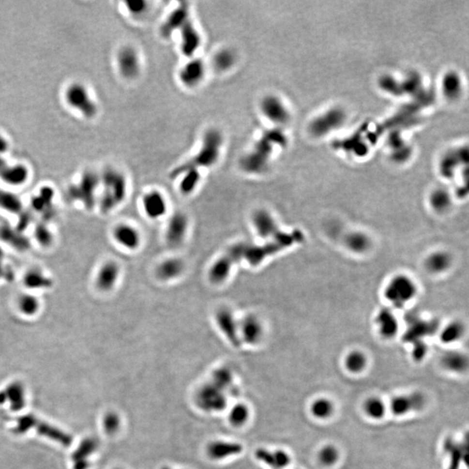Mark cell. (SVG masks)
<instances>
[{
    "label": "cell",
    "instance_id": "d6a6232c",
    "mask_svg": "<svg viewBox=\"0 0 469 469\" xmlns=\"http://www.w3.org/2000/svg\"><path fill=\"white\" fill-rule=\"evenodd\" d=\"M17 309L26 317H33L40 309V301L34 295L24 294L17 299Z\"/></svg>",
    "mask_w": 469,
    "mask_h": 469
},
{
    "label": "cell",
    "instance_id": "2e32d148",
    "mask_svg": "<svg viewBox=\"0 0 469 469\" xmlns=\"http://www.w3.org/2000/svg\"><path fill=\"white\" fill-rule=\"evenodd\" d=\"M252 224L258 236L263 239H271L282 231L275 216L266 210L255 212L252 216Z\"/></svg>",
    "mask_w": 469,
    "mask_h": 469
},
{
    "label": "cell",
    "instance_id": "e575fe53",
    "mask_svg": "<svg viewBox=\"0 0 469 469\" xmlns=\"http://www.w3.org/2000/svg\"><path fill=\"white\" fill-rule=\"evenodd\" d=\"M97 448V441L93 438L84 439L75 452L72 454V461L74 463L81 461H88V457L92 454Z\"/></svg>",
    "mask_w": 469,
    "mask_h": 469
},
{
    "label": "cell",
    "instance_id": "7a4b0ae2",
    "mask_svg": "<svg viewBox=\"0 0 469 469\" xmlns=\"http://www.w3.org/2000/svg\"><path fill=\"white\" fill-rule=\"evenodd\" d=\"M282 139L283 136L279 135L278 132L270 131L263 133L250 151L242 156L240 162L241 169L250 175H261L265 172L274 145Z\"/></svg>",
    "mask_w": 469,
    "mask_h": 469
},
{
    "label": "cell",
    "instance_id": "bcb514c9",
    "mask_svg": "<svg viewBox=\"0 0 469 469\" xmlns=\"http://www.w3.org/2000/svg\"><path fill=\"white\" fill-rule=\"evenodd\" d=\"M444 91L449 97H454L460 92L461 84L459 77L454 74H449L446 76L443 82Z\"/></svg>",
    "mask_w": 469,
    "mask_h": 469
},
{
    "label": "cell",
    "instance_id": "f546056e",
    "mask_svg": "<svg viewBox=\"0 0 469 469\" xmlns=\"http://www.w3.org/2000/svg\"><path fill=\"white\" fill-rule=\"evenodd\" d=\"M4 391L6 397V402L7 401L10 402L11 409L13 411L17 412L25 407L26 405L25 390L19 382H14L13 384L9 385Z\"/></svg>",
    "mask_w": 469,
    "mask_h": 469
},
{
    "label": "cell",
    "instance_id": "44dd1931",
    "mask_svg": "<svg viewBox=\"0 0 469 469\" xmlns=\"http://www.w3.org/2000/svg\"><path fill=\"white\" fill-rule=\"evenodd\" d=\"M425 405V398L422 393H413L393 398L390 409L394 415H404L413 411L422 409Z\"/></svg>",
    "mask_w": 469,
    "mask_h": 469
},
{
    "label": "cell",
    "instance_id": "603a6c76",
    "mask_svg": "<svg viewBox=\"0 0 469 469\" xmlns=\"http://www.w3.org/2000/svg\"><path fill=\"white\" fill-rule=\"evenodd\" d=\"M28 169L22 165H10L0 157V178L9 184L20 185L28 178Z\"/></svg>",
    "mask_w": 469,
    "mask_h": 469
},
{
    "label": "cell",
    "instance_id": "30bf717a",
    "mask_svg": "<svg viewBox=\"0 0 469 469\" xmlns=\"http://www.w3.org/2000/svg\"><path fill=\"white\" fill-rule=\"evenodd\" d=\"M189 218L182 212H176L169 218L165 238L168 245L171 248H178L184 242L189 230Z\"/></svg>",
    "mask_w": 469,
    "mask_h": 469
},
{
    "label": "cell",
    "instance_id": "4dcf8cb0",
    "mask_svg": "<svg viewBox=\"0 0 469 469\" xmlns=\"http://www.w3.org/2000/svg\"><path fill=\"white\" fill-rule=\"evenodd\" d=\"M441 363L445 368L453 372L461 373L468 368L466 355L457 351H450L442 356Z\"/></svg>",
    "mask_w": 469,
    "mask_h": 469
},
{
    "label": "cell",
    "instance_id": "3957f363",
    "mask_svg": "<svg viewBox=\"0 0 469 469\" xmlns=\"http://www.w3.org/2000/svg\"><path fill=\"white\" fill-rule=\"evenodd\" d=\"M303 238V233L296 229L292 232L281 231L278 235L271 238L268 243L263 245H250L248 243L244 260L249 262L251 266H257L267 258L286 250L297 242H301Z\"/></svg>",
    "mask_w": 469,
    "mask_h": 469
},
{
    "label": "cell",
    "instance_id": "9c48e42d",
    "mask_svg": "<svg viewBox=\"0 0 469 469\" xmlns=\"http://www.w3.org/2000/svg\"><path fill=\"white\" fill-rule=\"evenodd\" d=\"M117 63L120 74L128 80H133L139 76L142 63L138 51L134 47L126 45L118 52Z\"/></svg>",
    "mask_w": 469,
    "mask_h": 469
},
{
    "label": "cell",
    "instance_id": "7402d4cb",
    "mask_svg": "<svg viewBox=\"0 0 469 469\" xmlns=\"http://www.w3.org/2000/svg\"><path fill=\"white\" fill-rule=\"evenodd\" d=\"M115 241L129 250H135L141 244V234L137 228L131 224H121L116 226L113 230Z\"/></svg>",
    "mask_w": 469,
    "mask_h": 469
},
{
    "label": "cell",
    "instance_id": "1f68e13d",
    "mask_svg": "<svg viewBox=\"0 0 469 469\" xmlns=\"http://www.w3.org/2000/svg\"><path fill=\"white\" fill-rule=\"evenodd\" d=\"M237 63V55L232 49L224 48L216 52L213 58V65L218 72L230 70Z\"/></svg>",
    "mask_w": 469,
    "mask_h": 469
},
{
    "label": "cell",
    "instance_id": "816d5d0a",
    "mask_svg": "<svg viewBox=\"0 0 469 469\" xmlns=\"http://www.w3.org/2000/svg\"><path fill=\"white\" fill-rule=\"evenodd\" d=\"M8 149V144L4 137L0 136V152H4Z\"/></svg>",
    "mask_w": 469,
    "mask_h": 469
},
{
    "label": "cell",
    "instance_id": "d590c367",
    "mask_svg": "<svg viewBox=\"0 0 469 469\" xmlns=\"http://www.w3.org/2000/svg\"><path fill=\"white\" fill-rule=\"evenodd\" d=\"M464 334V326L460 321H453L440 332V342L453 343L457 342Z\"/></svg>",
    "mask_w": 469,
    "mask_h": 469
},
{
    "label": "cell",
    "instance_id": "7dc6e473",
    "mask_svg": "<svg viewBox=\"0 0 469 469\" xmlns=\"http://www.w3.org/2000/svg\"><path fill=\"white\" fill-rule=\"evenodd\" d=\"M53 190L50 187H44L40 193L33 198V205L38 210H43V208L46 207L49 203H51L53 198Z\"/></svg>",
    "mask_w": 469,
    "mask_h": 469
},
{
    "label": "cell",
    "instance_id": "4fadbf2b",
    "mask_svg": "<svg viewBox=\"0 0 469 469\" xmlns=\"http://www.w3.org/2000/svg\"><path fill=\"white\" fill-rule=\"evenodd\" d=\"M216 325L220 331L228 339V342L235 347L241 344L239 321H237L235 315L228 308H221L216 313Z\"/></svg>",
    "mask_w": 469,
    "mask_h": 469
},
{
    "label": "cell",
    "instance_id": "83f0119b",
    "mask_svg": "<svg viewBox=\"0 0 469 469\" xmlns=\"http://www.w3.org/2000/svg\"><path fill=\"white\" fill-rule=\"evenodd\" d=\"M343 118V112H340L339 110H332L330 113L326 114L315 122L313 124V131L317 135H322L326 133V131L338 126L342 123Z\"/></svg>",
    "mask_w": 469,
    "mask_h": 469
},
{
    "label": "cell",
    "instance_id": "b9f144b4",
    "mask_svg": "<svg viewBox=\"0 0 469 469\" xmlns=\"http://www.w3.org/2000/svg\"><path fill=\"white\" fill-rule=\"evenodd\" d=\"M240 450H241V447L236 444L220 443V442L213 444L209 449L210 454L214 458L228 456L233 454L239 453Z\"/></svg>",
    "mask_w": 469,
    "mask_h": 469
},
{
    "label": "cell",
    "instance_id": "4316f807",
    "mask_svg": "<svg viewBox=\"0 0 469 469\" xmlns=\"http://www.w3.org/2000/svg\"><path fill=\"white\" fill-rule=\"evenodd\" d=\"M344 243L348 250L356 254L365 253L371 246L370 238L362 231L348 233L344 238Z\"/></svg>",
    "mask_w": 469,
    "mask_h": 469
},
{
    "label": "cell",
    "instance_id": "484cf974",
    "mask_svg": "<svg viewBox=\"0 0 469 469\" xmlns=\"http://www.w3.org/2000/svg\"><path fill=\"white\" fill-rule=\"evenodd\" d=\"M425 267L429 273L439 275L448 271L452 265V258L450 255L442 250H438L430 254L425 260Z\"/></svg>",
    "mask_w": 469,
    "mask_h": 469
},
{
    "label": "cell",
    "instance_id": "681fc988",
    "mask_svg": "<svg viewBox=\"0 0 469 469\" xmlns=\"http://www.w3.org/2000/svg\"><path fill=\"white\" fill-rule=\"evenodd\" d=\"M105 429L108 434H113L119 427V419L117 414L110 413L107 414L104 421Z\"/></svg>",
    "mask_w": 469,
    "mask_h": 469
},
{
    "label": "cell",
    "instance_id": "f1b7e54d",
    "mask_svg": "<svg viewBox=\"0 0 469 469\" xmlns=\"http://www.w3.org/2000/svg\"><path fill=\"white\" fill-rule=\"evenodd\" d=\"M434 323L418 320L412 323L410 330L406 334V340L410 343H416L423 342V337L433 334L436 330Z\"/></svg>",
    "mask_w": 469,
    "mask_h": 469
},
{
    "label": "cell",
    "instance_id": "836d02e7",
    "mask_svg": "<svg viewBox=\"0 0 469 469\" xmlns=\"http://www.w3.org/2000/svg\"><path fill=\"white\" fill-rule=\"evenodd\" d=\"M429 203L434 211L439 213H443L450 208L452 200L450 194L447 190L438 189L432 192L429 197Z\"/></svg>",
    "mask_w": 469,
    "mask_h": 469
},
{
    "label": "cell",
    "instance_id": "8992f818",
    "mask_svg": "<svg viewBox=\"0 0 469 469\" xmlns=\"http://www.w3.org/2000/svg\"><path fill=\"white\" fill-rule=\"evenodd\" d=\"M417 294V286L414 280L403 274L394 275L386 285V300L397 309H402L413 300Z\"/></svg>",
    "mask_w": 469,
    "mask_h": 469
},
{
    "label": "cell",
    "instance_id": "277c9868",
    "mask_svg": "<svg viewBox=\"0 0 469 469\" xmlns=\"http://www.w3.org/2000/svg\"><path fill=\"white\" fill-rule=\"evenodd\" d=\"M102 182L104 187L101 198L102 211L110 212L123 203L126 197L127 179L118 169L109 168L104 171Z\"/></svg>",
    "mask_w": 469,
    "mask_h": 469
},
{
    "label": "cell",
    "instance_id": "cb8c5ba5",
    "mask_svg": "<svg viewBox=\"0 0 469 469\" xmlns=\"http://www.w3.org/2000/svg\"><path fill=\"white\" fill-rule=\"evenodd\" d=\"M376 326L379 334L386 339L393 338L398 333L399 322L397 318L390 309L380 310L376 318Z\"/></svg>",
    "mask_w": 469,
    "mask_h": 469
},
{
    "label": "cell",
    "instance_id": "74e56055",
    "mask_svg": "<svg viewBox=\"0 0 469 469\" xmlns=\"http://www.w3.org/2000/svg\"><path fill=\"white\" fill-rule=\"evenodd\" d=\"M334 412V405L326 398L317 399L311 405V413L318 419H327Z\"/></svg>",
    "mask_w": 469,
    "mask_h": 469
},
{
    "label": "cell",
    "instance_id": "60d3db41",
    "mask_svg": "<svg viewBox=\"0 0 469 469\" xmlns=\"http://www.w3.org/2000/svg\"><path fill=\"white\" fill-rule=\"evenodd\" d=\"M0 207L8 212H20L22 209L21 201L16 195L0 190Z\"/></svg>",
    "mask_w": 469,
    "mask_h": 469
},
{
    "label": "cell",
    "instance_id": "7bdbcfd3",
    "mask_svg": "<svg viewBox=\"0 0 469 469\" xmlns=\"http://www.w3.org/2000/svg\"><path fill=\"white\" fill-rule=\"evenodd\" d=\"M24 280L26 286L30 288L45 287L50 284L49 279L39 271H30Z\"/></svg>",
    "mask_w": 469,
    "mask_h": 469
},
{
    "label": "cell",
    "instance_id": "8d00e7d4",
    "mask_svg": "<svg viewBox=\"0 0 469 469\" xmlns=\"http://www.w3.org/2000/svg\"><path fill=\"white\" fill-rule=\"evenodd\" d=\"M367 365V358L361 351L350 352L345 358V366L348 371L352 373H360L363 370Z\"/></svg>",
    "mask_w": 469,
    "mask_h": 469
},
{
    "label": "cell",
    "instance_id": "8fae6325",
    "mask_svg": "<svg viewBox=\"0 0 469 469\" xmlns=\"http://www.w3.org/2000/svg\"><path fill=\"white\" fill-rule=\"evenodd\" d=\"M260 110L267 120L275 124L287 123L289 113L282 99L275 95H266L260 102Z\"/></svg>",
    "mask_w": 469,
    "mask_h": 469
},
{
    "label": "cell",
    "instance_id": "f35d334b",
    "mask_svg": "<svg viewBox=\"0 0 469 469\" xmlns=\"http://www.w3.org/2000/svg\"><path fill=\"white\" fill-rule=\"evenodd\" d=\"M364 412L368 417L375 420H379L384 416L386 406L384 402L379 398H369L364 403Z\"/></svg>",
    "mask_w": 469,
    "mask_h": 469
},
{
    "label": "cell",
    "instance_id": "d4e9b609",
    "mask_svg": "<svg viewBox=\"0 0 469 469\" xmlns=\"http://www.w3.org/2000/svg\"><path fill=\"white\" fill-rule=\"evenodd\" d=\"M184 271V263L181 259L169 258L161 262L156 268V275L159 279L169 282L177 279Z\"/></svg>",
    "mask_w": 469,
    "mask_h": 469
},
{
    "label": "cell",
    "instance_id": "7c38bea8",
    "mask_svg": "<svg viewBox=\"0 0 469 469\" xmlns=\"http://www.w3.org/2000/svg\"><path fill=\"white\" fill-rule=\"evenodd\" d=\"M206 76V65L203 60L192 58L182 65L178 72V78L183 86L194 89L203 83Z\"/></svg>",
    "mask_w": 469,
    "mask_h": 469
},
{
    "label": "cell",
    "instance_id": "52a82bcc",
    "mask_svg": "<svg viewBox=\"0 0 469 469\" xmlns=\"http://www.w3.org/2000/svg\"><path fill=\"white\" fill-rule=\"evenodd\" d=\"M31 428H35L40 436L62 444L64 447H68L72 444V436L68 435L67 433H64L49 423L40 421L39 419L36 418L33 414H26L17 419V425L13 428V432L17 435H22Z\"/></svg>",
    "mask_w": 469,
    "mask_h": 469
},
{
    "label": "cell",
    "instance_id": "e0dca14e",
    "mask_svg": "<svg viewBox=\"0 0 469 469\" xmlns=\"http://www.w3.org/2000/svg\"><path fill=\"white\" fill-rule=\"evenodd\" d=\"M190 18V5L186 2L181 3L171 13H169V16L161 26V35L164 38H169Z\"/></svg>",
    "mask_w": 469,
    "mask_h": 469
},
{
    "label": "cell",
    "instance_id": "ba28073f",
    "mask_svg": "<svg viewBox=\"0 0 469 469\" xmlns=\"http://www.w3.org/2000/svg\"><path fill=\"white\" fill-rule=\"evenodd\" d=\"M65 99L70 106L79 110L86 118L91 119L97 115V105L91 98L88 91L84 85L79 84L71 85L66 91Z\"/></svg>",
    "mask_w": 469,
    "mask_h": 469
},
{
    "label": "cell",
    "instance_id": "d6986e66",
    "mask_svg": "<svg viewBox=\"0 0 469 469\" xmlns=\"http://www.w3.org/2000/svg\"><path fill=\"white\" fill-rule=\"evenodd\" d=\"M143 209L146 216L151 219H158L165 216L168 210L167 200L159 190H150L142 199Z\"/></svg>",
    "mask_w": 469,
    "mask_h": 469
},
{
    "label": "cell",
    "instance_id": "9a60e30c",
    "mask_svg": "<svg viewBox=\"0 0 469 469\" xmlns=\"http://www.w3.org/2000/svg\"><path fill=\"white\" fill-rule=\"evenodd\" d=\"M180 33V49L187 58H194L202 44V38L193 22L190 20L178 30Z\"/></svg>",
    "mask_w": 469,
    "mask_h": 469
},
{
    "label": "cell",
    "instance_id": "5b68a950",
    "mask_svg": "<svg viewBox=\"0 0 469 469\" xmlns=\"http://www.w3.org/2000/svg\"><path fill=\"white\" fill-rule=\"evenodd\" d=\"M248 243L237 242L230 246L226 252L212 264L209 271V279L214 284H221L228 279L233 267L244 260Z\"/></svg>",
    "mask_w": 469,
    "mask_h": 469
},
{
    "label": "cell",
    "instance_id": "f6af8a7d",
    "mask_svg": "<svg viewBox=\"0 0 469 469\" xmlns=\"http://www.w3.org/2000/svg\"><path fill=\"white\" fill-rule=\"evenodd\" d=\"M339 458L338 450L333 446H326L319 453V461L324 466L334 464Z\"/></svg>",
    "mask_w": 469,
    "mask_h": 469
},
{
    "label": "cell",
    "instance_id": "ffe728a7",
    "mask_svg": "<svg viewBox=\"0 0 469 469\" xmlns=\"http://www.w3.org/2000/svg\"><path fill=\"white\" fill-rule=\"evenodd\" d=\"M121 270L119 264L113 261L106 262L97 271L96 286L102 292H109L114 288L119 282Z\"/></svg>",
    "mask_w": 469,
    "mask_h": 469
},
{
    "label": "cell",
    "instance_id": "5bb4252c",
    "mask_svg": "<svg viewBox=\"0 0 469 469\" xmlns=\"http://www.w3.org/2000/svg\"><path fill=\"white\" fill-rule=\"evenodd\" d=\"M99 181L100 179L97 174L87 171L84 174L78 184L70 188L69 196L72 198L79 199L87 205H91L93 203L94 196Z\"/></svg>",
    "mask_w": 469,
    "mask_h": 469
},
{
    "label": "cell",
    "instance_id": "f5cc1de1",
    "mask_svg": "<svg viewBox=\"0 0 469 469\" xmlns=\"http://www.w3.org/2000/svg\"><path fill=\"white\" fill-rule=\"evenodd\" d=\"M2 273H3V269H2V267H1V265H0V277H1V275H2Z\"/></svg>",
    "mask_w": 469,
    "mask_h": 469
},
{
    "label": "cell",
    "instance_id": "f907efd6",
    "mask_svg": "<svg viewBox=\"0 0 469 469\" xmlns=\"http://www.w3.org/2000/svg\"><path fill=\"white\" fill-rule=\"evenodd\" d=\"M248 411L244 407L238 406L231 411L230 419L234 424H241L247 419Z\"/></svg>",
    "mask_w": 469,
    "mask_h": 469
},
{
    "label": "cell",
    "instance_id": "ee69618b",
    "mask_svg": "<svg viewBox=\"0 0 469 469\" xmlns=\"http://www.w3.org/2000/svg\"><path fill=\"white\" fill-rule=\"evenodd\" d=\"M260 458L266 461L270 465L277 468H283L289 463V457L283 451L274 453L273 454L269 453H260Z\"/></svg>",
    "mask_w": 469,
    "mask_h": 469
},
{
    "label": "cell",
    "instance_id": "ac0fdd59",
    "mask_svg": "<svg viewBox=\"0 0 469 469\" xmlns=\"http://www.w3.org/2000/svg\"><path fill=\"white\" fill-rule=\"evenodd\" d=\"M240 338L250 345H255L261 342L264 334V328L262 321L257 316H246L239 321Z\"/></svg>",
    "mask_w": 469,
    "mask_h": 469
},
{
    "label": "cell",
    "instance_id": "6da1fadb",
    "mask_svg": "<svg viewBox=\"0 0 469 469\" xmlns=\"http://www.w3.org/2000/svg\"><path fill=\"white\" fill-rule=\"evenodd\" d=\"M224 144L223 133L216 128H211L204 132L201 146L196 155L179 165L170 174V178H178L186 172L200 174L201 169L212 168L219 161Z\"/></svg>",
    "mask_w": 469,
    "mask_h": 469
},
{
    "label": "cell",
    "instance_id": "c3c4849f",
    "mask_svg": "<svg viewBox=\"0 0 469 469\" xmlns=\"http://www.w3.org/2000/svg\"><path fill=\"white\" fill-rule=\"evenodd\" d=\"M125 4L129 13L136 17H142L150 8L149 3L146 1H130Z\"/></svg>",
    "mask_w": 469,
    "mask_h": 469
},
{
    "label": "cell",
    "instance_id": "ab89813d",
    "mask_svg": "<svg viewBox=\"0 0 469 469\" xmlns=\"http://www.w3.org/2000/svg\"><path fill=\"white\" fill-rule=\"evenodd\" d=\"M445 448L451 454V463L449 469H459L463 459V447H461V444L455 443L453 439H448L445 443Z\"/></svg>",
    "mask_w": 469,
    "mask_h": 469
}]
</instances>
